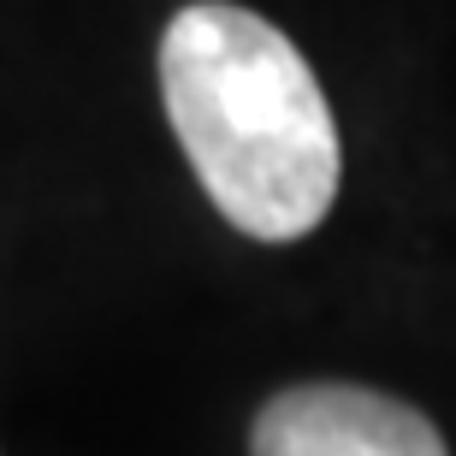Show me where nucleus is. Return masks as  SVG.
Instances as JSON below:
<instances>
[{"mask_svg":"<svg viewBox=\"0 0 456 456\" xmlns=\"http://www.w3.org/2000/svg\"><path fill=\"white\" fill-rule=\"evenodd\" d=\"M249 456H451L421 409L368 386L279 391L249 433Z\"/></svg>","mask_w":456,"mask_h":456,"instance_id":"obj_2","label":"nucleus"},{"mask_svg":"<svg viewBox=\"0 0 456 456\" xmlns=\"http://www.w3.org/2000/svg\"><path fill=\"white\" fill-rule=\"evenodd\" d=\"M160 95L208 202L243 237L290 243L338 196V125L285 30L202 0L160 36Z\"/></svg>","mask_w":456,"mask_h":456,"instance_id":"obj_1","label":"nucleus"}]
</instances>
